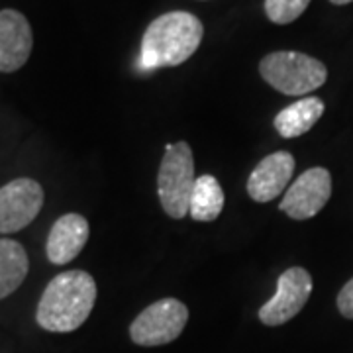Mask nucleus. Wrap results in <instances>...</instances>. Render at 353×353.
Returning <instances> with one entry per match:
<instances>
[{
    "mask_svg": "<svg viewBox=\"0 0 353 353\" xmlns=\"http://www.w3.org/2000/svg\"><path fill=\"white\" fill-rule=\"evenodd\" d=\"M97 303V283L87 271H65L50 281L39 299L36 320L43 330L67 334L81 328Z\"/></svg>",
    "mask_w": 353,
    "mask_h": 353,
    "instance_id": "f257e3e1",
    "label": "nucleus"
},
{
    "mask_svg": "<svg viewBox=\"0 0 353 353\" xmlns=\"http://www.w3.org/2000/svg\"><path fill=\"white\" fill-rule=\"evenodd\" d=\"M204 36V26L190 12H167L148 26L141 38L139 65L143 71L176 67L194 55Z\"/></svg>",
    "mask_w": 353,
    "mask_h": 353,
    "instance_id": "f03ea898",
    "label": "nucleus"
},
{
    "mask_svg": "<svg viewBox=\"0 0 353 353\" xmlns=\"http://www.w3.org/2000/svg\"><path fill=\"white\" fill-rule=\"evenodd\" d=\"M259 73L267 85L289 97L314 92L328 79L326 65L301 51H273L265 55Z\"/></svg>",
    "mask_w": 353,
    "mask_h": 353,
    "instance_id": "7ed1b4c3",
    "label": "nucleus"
},
{
    "mask_svg": "<svg viewBox=\"0 0 353 353\" xmlns=\"http://www.w3.org/2000/svg\"><path fill=\"white\" fill-rule=\"evenodd\" d=\"M194 159L187 141L169 143L157 173V194L163 210L181 220L190 212V196L194 189Z\"/></svg>",
    "mask_w": 353,
    "mask_h": 353,
    "instance_id": "20e7f679",
    "label": "nucleus"
},
{
    "mask_svg": "<svg viewBox=\"0 0 353 353\" xmlns=\"http://www.w3.org/2000/svg\"><path fill=\"white\" fill-rule=\"evenodd\" d=\"M189 320V308L176 299H161L141 310L130 326V338L143 347L175 341Z\"/></svg>",
    "mask_w": 353,
    "mask_h": 353,
    "instance_id": "39448f33",
    "label": "nucleus"
},
{
    "mask_svg": "<svg viewBox=\"0 0 353 353\" xmlns=\"http://www.w3.org/2000/svg\"><path fill=\"white\" fill-rule=\"evenodd\" d=\"M312 294V277L303 267H290L277 281V292L259 308L265 326H281L304 308Z\"/></svg>",
    "mask_w": 353,
    "mask_h": 353,
    "instance_id": "423d86ee",
    "label": "nucleus"
},
{
    "mask_svg": "<svg viewBox=\"0 0 353 353\" xmlns=\"http://www.w3.org/2000/svg\"><path fill=\"white\" fill-rule=\"evenodd\" d=\"M43 206L38 181L20 176L0 189V234H14L36 220Z\"/></svg>",
    "mask_w": 353,
    "mask_h": 353,
    "instance_id": "0eeeda50",
    "label": "nucleus"
},
{
    "mask_svg": "<svg viewBox=\"0 0 353 353\" xmlns=\"http://www.w3.org/2000/svg\"><path fill=\"white\" fill-rule=\"evenodd\" d=\"M330 196H332L330 171L324 167H312L304 171L290 185L279 208L292 220H308L314 218L328 204Z\"/></svg>",
    "mask_w": 353,
    "mask_h": 353,
    "instance_id": "6e6552de",
    "label": "nucleus"
},
{
    "mask_svg": "<svg viewBox=\"0 0 353 353\" xmlns=\"http://www.w3.org/2000/svg\"><path fill=\"white\" fill-rule=\"evenodd\" d=\"M34 34L24 14L0 10V73H14L30 59Z\"/></svg>",
    "mask_w": 353,
    "mask_h": 353,
    "instance_id": "1a4fd4ad",
    "label": "nucleus"
},
{
    "mask_svg": "<svg viewBox=\"0 0 353 353\" xmlns=\"http://www.w3.org/2000/svg\"><path fill=\"white\" fill-rule=\"evenodd\" d=\"M294 173V157L289 152L267 155L248 179V194L255 202H271L287 189Z\"/></svg>",
    "mask_w": 353,
    "mask_h": 353,
    "instance_id": "9d476101",
    "label": "nucleus"
},
{
    "mask_svg": "<svg viewBox=\"0 0 353 353\" xmlns=\"http://www.w3.org/2000/svg\"><path fill=\"white\" fill-rule=\"evenodd\" d=\"M90 228L85 216L65 214L50 230L46 253L53 265L71 263L87 245Z\"/></svg>",
    "mask_w": 353,
    "mask_h": 353,
    "instance_id": "9b49d317",
    "label": "nucleus"
},
{
    "mask_svg": "<svg viewBox=\"0 0 353 353\" xmlns=\"http://www.w3.org/2000/svg\"><path fill=\"white\" fill-rule=\"evenodd\" d=\"M322 114H324V102L318 97H306L283 108L275 116L273 126L279 132V136H283L285 139L299 138L316 126Z\"/></svg>",
    "mask_w": 353,
    "mask_h": 353,
    "instance_id": "f8f14e48",
    "label": "nucleus"
},
{
    "mask_svg": "<svg viewBox=\"0 0 353 353\" xmlns=\"http://www.w3.org/2000/svg\"><path fill=\"white\" fill-rule=\"evenodd\" d=\"M30 269L28 253L22 243L14 240H0V301L10 296L24 283Z\"/></svg>",
    "mask_w": 353,
    "mask_h": 353,
    "instance_id": "ddd939ff",
    "label": "nucleus"
},
{
    "mask_svg": "<svg viewBox=\"0 0 353 353\" xmlns=\"http://www.w3.org/2000/svg\"><path fill=\"white\" fill-rule=\"evenodd\" d=\"M224 190L216 176H196L190 196V218L196 222H214L224 208Z\"/></svg>",
    "mask_w": 353,
    "mask_h": 353,
    "instance_id": "4468645a",
    "label": "nucleus"
},
{
    "mask_svg": "<svg viewBox=\"0 0 353 353\" xmlns=\"http://www.w3.org/2000/svg\"><path fill=\"white\" fill-rule=\"evenodd\" d=\"M310 0H265V14L273 24L285 26L301 18Z\"/></svg>",
    "mask_w": 353,
    "mask_h": 353,
    "instance_id": "2eb2a0df",
    "label": "nucleus"
},
{
    "mask_svg": "<svg viewBox=\"0 0 353 353\" xmlns=\"http://www.w3.org/2000/svg\"><path fill=\"white\" fill-rule=\"evenodd\" d=\"M338 310L343 318L353 320V279H350L338 294Z\"/></svg>",
    "mask_w": 353,
    "mask_h": 353,
    "instance_id": "dca6fc26",
    "label": "nucleus"
},
{
    "mask_svg": "<svg viewBox=\"0 0 353 353\" xmlns=\"http://www.w3.org/2000/svg\"><path fill=\"white\" fill-rule=\"evenodd\" d=\"M332 4H336V6H343V4H350L353 0H330Z\"/></svg>",
    "mask_w": 353,
    "mask_h": 353,
    "instance_id": "f3484780",
    "label": "nucleus"
}]
</instances>
